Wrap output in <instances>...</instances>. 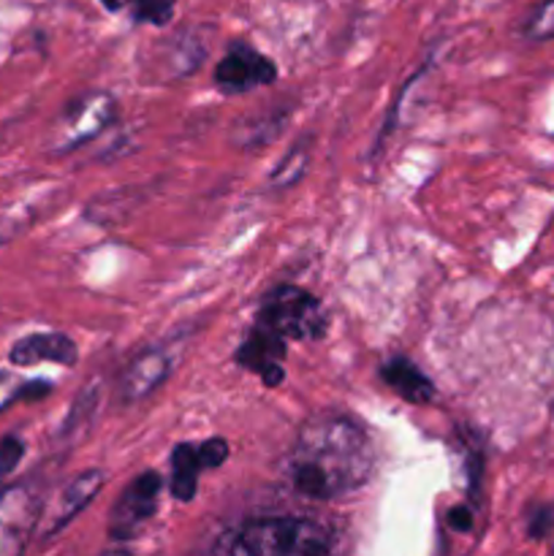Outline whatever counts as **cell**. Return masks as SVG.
I'll use <instances>...</instances> for the list:
<instances>
[{"label": "cell", "instance_id": "cell-1", "mask_svg": "<svg viewBox=\"0 0 554 556\" xmlns=\"http://www.w3.org/2000/svg\"><path fill=\"white\" fill-rule=\"evenodd\" d=\"M375 448L367 429L345 413H324L299 429L288 462L293 489L310 500H335L373 476Z\"/></svg>", "mask_w": 554, "mask_h": 556}, {"label": "cell", "instance_id": "cell-2", "mask_svg": "<svg viewBox=\"0 0 554 556\" xmlns=\"http://www.w3.org/2000/svg\"><path fill=\"white\" fill-rule=\"evenodd\" d=\"M215 552L231 556H320L331 552V535L318 521L272 516L226 532L215 543Z\"/></svg>", "mask_w": 554, "mask_h": 556}, {"label": "cell", "instance_id": "cell-3", "mask_svg": "<svg viewBox=\"0 0 554 556\" xmlns=\"http://www.w3.org/2000/svg\"><path fill=\"white\" fill-rule=\"evenodd\" d=\"M282 340H324L329 329L324 304L299 286H277L259 304V320Z\"/></svg>", "mask_w": 554, "mask_h": 556}, {"label": "cell", "instance_id": "cell-4", "mask_svg": "<svg viewBox=\"0 0 554 556\" xmlns=\"http://www.w3.org/2000/svg\"><path fill=\"white\" fill-rule=\"evenodd\" d=\"M117 117V103L109 92H87V96L74 98L65 106V112L58 119V152H71L76 147L87 144L98 134L109 128Z\"/></svg>", "mask_w": 554, "mask_h": 556}, {"label": "cell", "instance_id": "cell-5", "mask_svg": "<svg viewBox=\"0 0 554 556\" xmlns=\"http://www.w3.org/2000/svg\"><path fill=\"white\" fill-rule=\"evenodd\" d=\"M163 478L158 472H141L112 505L106 532L112 541H128L155 516L158 497H161Z\"/></svg>", "mask_w": 554, "mask_h": 556}, {"label": "cell", "instance_id": "cell-6", "mask_svg": "<svg viewBox=\"0 0 554 556\" xmlns=\"http://www.w3.org/2000/svg\"><path fill=\"white\" fill-rule=\"evenodd\" d=\"M277 79V65L253 49L250 43H234L226 58L215 65V85L226 96H244L255 87L272 85Z\"/></svg>", "mask_w": 554, "mask_h": 556}, {"label": "cell", "instance_id": "cell-7", "mask_svg": "<svg viewBox=\"0 0 554 556\" xmlns=\"http://www.w3.org/2000/svg\"><path fill=\"white\" fill-rule=\"evenodd\" d=\"M286 353V340H282L280 334H275V331L266 329V326L255 324L253 329H250V334L244 337L242 345H239L234 362L242 369H248V372L259 375V378L264 380V386L275 389V386H280L282 380H286V369H282Z\"/></svg>", "mask_w": 554, "mask_h": 556}, {"label": "cell", "instance_id": "cell-8", "mask_svg": "<svg viewBox=\"0 0 554 556\" xmlns=\"http://www.w3.org/2000/svg\"><path fill=\"white\" fill-rule=\"evenodd\" d=\"M168 375H172V358L161 348H150V351L139 353L119 378V400L125 405H136V402L147 400L166 383Z\"/></svg>", "mask_w": 554, "mask_h": 556}, {"label": "cell", "instance_id": "cell-9", "mask_svg": "<svg viewBox=\"0 0 554 556\" xmlns=\"http://www.w3.org/2000/svg\"><path fill=\"white\" fill-rule=\"evenodd\" d=\"M103 483H106V472L98 470V467H92V470H85L81 476H76L74 481L63 489V494L58 497L54 508L49 510V519H47V525H43L41 535L54 538L60 530H65V527H68L71 521H74L76 516H79L81 510H85L87 505L98 497V492L103 489Z\"/></svg>", "mask_w": 554, "mask_h": 556}, {"label": "cell", "instance_id": "cell-10", "mask_svg": "<svg viewBox=\"0 0 554 556\" xmlns=\"http://www.w3.org/2000/svg\"><path fill=\"white\" fill-rule=\"evenodd\" d=\"M79 358V348L68 334L60 331H41V334H27L16 340L9 351V362L14 367H33V364L52 362L63 367H74Z\"/></svg>", "mask_w": 554, "mask_h": 556}, {"label": "cell", "instance_id": "cell-11", "mask_svg": "<svg viewBox=\"0 0 554 556\" xmlns=\"http://www.w3.org/2000/svg\"><path fill=\"white\" fill-rule=\"evenodd\" d=\"M380 378L391 391L402 396L411 405H429L435 400V386L411 358H389L380 364Z\"/></svg>", "mask_w": 554, "mask_h": 556}, {"label": "cell", "instance_id": "cell-12", "mask_svg": "<svg viewBox=\"0 0 554 556\" xmlns=\"http://www.w3.org/2000/svg\"><path fill=\"white\" fill-rule=\"evenodd\" d=\"M204 470L199 459V445L179 443L172 451V494L179 503H190L199 489V476Z\"/></svg>", "mask_w": 554, "mask_h": 556}, {"label": "cell", "instance_id": "cell-13", "mask_svg": "<svg viewBox=\"0 0 554 556\" xmlns=\"http://www.w3.org/2000/svg\"><path fill=\"white\" fill-rule=\"evenodd\" d=\"M310 163V144L307 141H297L286 155L280 157V163L275 166V172L269 174L272 188H291L299 179L304 177Z\"/></svg>", "mask_w": 554, "mask_h": 556}, {"label": "cell", "instance_id": "cell-14", "mask_svg": "<svg viewBox=\"0 0 554 556\" xmlns=\"http://www.w3.org/2000/svg\"><path fill=\"white\" fill-rule=\"evenodd\" d=\"M525 36L530 41H549V38H554V0H543L532 11L530 20L525 22Z\"/></svg>", "mask_w": 554, "mask_h": 556}, {"label": "cell", "instance_id": "cell-15", "mask_svg": "<svg viewBox=\"0 0 554 556\" xmlns=\"http://www.w3.org/2000/svg\"><path fill=\"white\" fill-rule=\"evenodd\" d=\"M174 5H177V0H136L134 20L163 27L174 16Z\"/></svg>", "mask_w": 554, "mask_h": 556}, {"label": "cell", "instance_id": "cell-16", "mask_svg": "<svg viewBox=\"0 0 554 556\" xmlns=\"http://www.w3.org/2000/svg\"><path fill=\"white\" fill-rule=\"evenodd\" d=\"M22 456H25V440L16 434H5L0 440V478H9L20 467Z\"/></svg>", "mask_w": 554, "mask_h": 556}, {"label": "cell", "instance_id": "cell-17", "mask_svg": "<svg viewBox=\"0 0 554 556\" xmlns=\"http://www.w3.org/2000/svg\"><path fill=\"white\" fill-rule=\"evenodd\" d=\"M228 454H231V448H228V443L223 438H210L204 443H199V459L204 465V470H215V467L226 465Z\"/></svg>", "mask_w": 554, "mask_h": 556}, {"label": "cell", "instance_id": "cell-18", "mask_svg": "<svg viewBox=\"0 0 554 556\" xmlns=\"http://www.w3.org/2000/svg\"><path fill=\"white\" fill-rule=\"evenodd\" d=\"M552 525H554L552 508L536 510V514L530 516V535L532 538H543L549 530H552Z\"/></svg>", "mask_w": 554, "mask_h": 556}, {"label": "cell", "instance_id": "cell-19", "mask_svg": "<svg viewBox=\"0 0 554 556\" xmlns=\"http://www.w3.org/2000/svg\"><path fill=\"white\" fill-rule=\"evenodd\" d=\"M449 525L459 532L473 530V508L470 505H456V508L449 510Z\"/></svg>", "mask_w": 554, "mask_h": 556}, {"label": "cell", "instance_id": "cell-20", "mask_svg": "<svg viewBox=\"0 0 554 556\" xmlns=\"http://www.w3.org/2000/svg\"><path fill=\"white\" fill-rule=\"evenodd\" d=\"M49 391H52V386H49L47 380H30V383L22 386L11 400H41V396H47Z\"/></svg>", "mask_w": 554, "mask_h": 556}, {"label": "cell", "instance_id": "cell-21", "mask_svg": "<svg viewBox=\"0 0 554 556\" xmlns=\"http://www.w3.org/2000/svg\"><path fill=\"white\" fill-rule=\"evenodd\" d=\"M103 5H106L109 11H119V9H125V5L130 3V0H101Z\"/></svg>", "mask_w": 554, "mask_h": 556}, {"label": "cell", "instance_id": "cell-22", "mask_svg": "<svg viewBox=\"0 0 554 556\" xmlns=\"http://www.w3.org/2000/svg\"><path fill=\"white\" fill-rule=\"evenodd\" d=\"M3 481L5 478H0V497H3Z\"/></svg>", "mask_w": 554, "mask_h": 556}]
</instances>
